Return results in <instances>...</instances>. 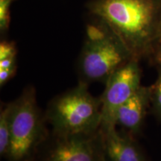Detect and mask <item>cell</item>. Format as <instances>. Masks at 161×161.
I'll list each match as a JSON object with an SVG mask.
<instances>
[{
    "instance_id": "2e32d148",
    "label": "cell",
    "mask_w": 161,
    "mask_h": 161,
    "mask_svg": "<svg viewBox=\"0 0 161 161\" xmlns=\"http://www.w3.org/2000/svg\"><path fill=\"white\" fill-rule=\"evenodd\" d=\"M160 40H161V29H160V39H159V41H160Z\"/></svg>"
},
{
    "instance_id": "3957f363",
    "label": "cell",
    "mask_w": 161,
    "mask_h": 161,
    "mask_svg": "<svg viewBox=\"0 0 161 161\" xmlns=\"http://www.w3.org/2000/svg\"><path fill=\"white\" fill-rule=\"evenodd\" d=\"M87 84L79 82L75 87L54 98L45 113L52 131L62 134H91L100 129L102 102L92 96Z\"/></svg>"
},
{
    "instance_id": "8992f818",
    "label": "cell",
    "mask_w": 161,
    "mask_h": 161,
    "mask_svg": "<svg viewBox=\"0 0 161 161\" xmlns=\"http://www.w3.org/2000/svg\"><path fill=\"white\" fill-rule=\"evenodd\" d=\"M141 69L139 60L133 58L116 70L105 82L100 96L102 122L100 130L116 128L115 117L119 108L141 86Z\"/></svg>"
},
{
    "instance_id": "9a60e30c",
    "label": "cell",
    "mask_w": 161,
    "mask_h": 161,
    "mask_svg": "<svg viewBox=\"0 0 161 161\" xmlns=\"http://www.w3.org/2000/svg\"><path fill=\"white\" fill-rule=\"evenodd\" d=\"M14 66H17L16 56L0 60V69H8V68L14 67Z\"/></svg>"
},
{
    "instance_id": "7c38bea8",
    "label": "cell",
    "mask_w": 161,
    "mask_h": 161,
    "mask_svg": "<svg viewBox=\"0 0 161 161\" xmlns=\"http://www.w3.org/2000/svg\"><path fill=\"white\" fill-rule=\"evenodd\" d=\"M17 56V48L14 42L3 41L0 43V60Z\"/></svg>"
},
{
    "instance_id": "5b68a950",
    "label": "cell",
    "mask_w": 161,
    "mask_h": 161,
    "mask_svg": "<svg viewBox=\"0 0 161 161\" xmlns=\"http://www.w3.org/2000/svg\"><path fill=\"white\" fill-rule=\"evenodd\" d=\"M31 161H104L100 129L91 134L50 132Z\"/></svg>"
},
{
    "instance_id": "ba28073f",
    "label": "cell",
    "mask_w": 161,
    "mask_h": 161,
    "mask_svg": "<svg viewBox=\"0 0 161 161\" xmlns=\"http://www.w3.org/2000/svg\"><path fill=\"white\" fill-rule=\"evenodd\" d=\"M150 86H141L118 109L115 117L116 125L133 134L140 131L150 103Z\"/></svg>"
},
{
    "instance_id": "277c9868",
    "label": "cell",
    "mask_w": 161,
    "mask_h": 161,
    "mask_svg": "<svg viewBox=\"0 0 161 161\" xmlns=\"http://www.w3.org/2000/svg\"><path fill=\"white\" fill-rule=\"evenodd\" d=\"M11 143L6 158L8 161H31L50 133L33 86H27L11 102Z\"/></svg>"
},
{
    "instance_id": "6da1fadb",
    "label": "cell",
    "mask_w": 161,
    "mask_h": 161,
    "mask_svg": "<svg viewBox=\"0 0 161 161\" xmlns=\"http://www.w3.org/2000/svg\"><path fill=\"white\" fill-rule=\"evenodd\" d=\"M86 8L109 26L134 58L151 57L160 39L161 0H90Z\"/></svg>"
},
{
    "instance_id": "52a82bcc",
    "label": "cell",
    "mask_w": 161,
    "mask_h": 161,
    "mask_svg": "<svg viewBox=\"0 0 161 161\" xmlns=\"http://www.w3.org/2000/svg\"><path fill=\"white\" fill-rule=\"evenodd\" d=\"M100 130L104 161H145L139 146L128 134L116 128Z\"/></svg>"
},
{
    "instance_id": "5bb4252c",
    "label": "cell",
    "mask_w": 161,
    "mask_h": 161,
    "mask_svg": "<svg viewBox=\"0 0 161 161\" xmlns=\"http://www.w3.org/2000/svg\"><path fill=\"white\" fill-rule=\"evenodd\" d=\"M150 58H152L153 61L157 65L160 66V68H161V40L158 41V43H157L154 52H153L152 55H151Z\"/></svg>"
},
{
    "instance_id": "30bf717a",
    "label": "cell",
    "mask_w": 161,
    "mask_h": 161,
    "mask_svg": "<svg viewBox=\"0 0 161 161\" xmlns=\"http://www.w3.org/2000/svg\"><path fill=\"white\" fill-rule=\"evenodd\" d=\"M150 103L152 104L153 110L158 118L161 119V68L155 83L150 86Z\"/></svg>"
},
{
    "instance_id": "7a4b0ae2",
    "label": "cell",
    "mask_w": 161,
    "mask_h": 161,
    "mask_svg": "<svg viewBox=\"0 0 161 161\" xmlns=\"http://www.w3.org/2000/svg\"><path fill=\"white\" fill-rule=\"evenodd\" d=\"M133 58L122 40L104 22L96 18L86 26L85 41L78 62L79 82L87 85L92 82L105 84L116 70Z\"/></svg>"
},
{
    "instance_id": "9c48e42d",
    "label": "cell",
    "mask_w": 161,
    "mask_h": 161,
    "mask_svg": "<svg viewBox=\"0 0 161 161\" xmlns=\"http://www.w3.org/2000/svg\"><path fill=\"white\" fill-rule=\"evenodd\" d=\"M11 102L4 104L0 111V154L5 158L8 153L11 134Z\"/></svg>"
},
{
    "instance_id": "8fae6325",
    "label": "cell",
    "mask_w": 161,
    "mask_h": 161,
    "mask_svg": "<svg viewBox=\"0 0 161 161\" xmlns=\"http://www.w3.org/2000/svg\"><path fill=\"white\" fill-rule=\"evenodd\" d=\"M16 0H0V32L4 35L8 31L11 23V6Z\"/></svg>"
},
{
    "instance_id": "4fadbf2b",
    "label": "cell",
    "mask_w": 161,
    "mask_h": 161,
    "mask_svg": "<svg viewBox=\"0 0 161 161\" xmlns=\"http://www.w3.org/2000/svg\"><path fill=\"white\" fill-rule=\"evenodd\" d=\"M17 72V66L8 69H0V86H3L14 76Z\"/></svg>"
}]
</instances>
